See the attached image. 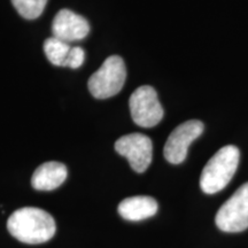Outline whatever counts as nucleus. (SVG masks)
Returning a JSON list of instances; mask_svg holds the SVG:
<instances>
[{"mask_svg":"<svg viewBox=\"0 0 248 248\" xmlns=\"http://www.w3.org/2000/svg\"><path fill=\"white\" fill-rule=\"evenodd\" d=\"M9 233L24 244L38 245L48 241L55 234L54 218L45 210L35 207L20 208L9 216Z\"/></svg>","mask_w":248,"mask_h":248,"instance_id":"1","label":"nucleus"},{"mask_svg":"<svg viewBox=\"0 0 248 248\" xmlns=\"http://www.w3.org/2000/svg\"><path fill=\"white\" fill-rule=\"evenodd\" d=\"M239 157V150L233 145H228L217 151L201 172V190L207 194L222 191L237 171Z\"/></svg>","mask_w":248,"mask_h":248,"instance_id":"2","label":"nucleus"},{"mask_svg":"<svg viewBox=\"0 0 248 248\" xmlns=\"http://www.w3.org/2000/svg\"><path fill=\"white\" fill-rule=\"evenodd\" d=\"M126 78L123 59L119 55L107 58L101 67L90 77V92L97 99H107L116 95L122 90Z\"/></svg>","mask_w":248,"mask_h":248,"instance_id":"3","label":"nucleus"},{"mask_svg":"<svg viewBox=\"0 0 248 248\" xmlns=\"http://www.w3.org/2000/svg\"><path fill=\"white\" fill-rule=\"evenodd\" d=\"M215 223L224 232H241L248 229V183L241 185L216 214Z\"/></svg>","mask_w":248,"mask_h":248,"instance_id":"4","label":"nucleus"},{"mask_svg":"<svg viewBox=\"0 0 248 248\" xmlns=\"http://www.w3.org/2000/svg\"><path fill=\"white\" fill-rule=\"evenodd\" d=\"M131 117L141 128H153L163 119V108L152 86H139L129 100Z\"/></svg>","mask_w":248,"mask_h":248,"instance_id":"5","label":"nucleus"},{"mask_svg":"<svg viewBox=\"0 0 248 248\" xmlns=\"http://www.w3.org/2000/svg\"><path fill=\"white\" fill-rule=\"evenodd\" d=\"M115 151L126 157L136 172L146 171L153 159V142L142 133H129L115 142Z\"/></svg>","mask_w":248,"mask_h":248,"instance_id":"6","label":"nucleus"},{"mask_svg":"<svg viewBox=\"0 0 248 248\" xmlns=\"http://www.w3.org/2000/svg\"><path fill=\"white\" fill-rule=\"evenodd\" d=\"M203 123L198 120L184 122L170 133L164 145L163 154L166 160L172 164L184 162L190 145L203 132Z\"/></svg>","mask_w":248,"mask_h":248,"instance_id":"7","label":"nucleus"},{"mask_svg":"<svg viewBox=\"0 0 248 248\" xmlns=\"http://www.w3.org/2000/svg\"><path fill=\"white\" fill-rule=\"evenodd\" d=\"M90 32V24L82 15L70 9H61L52 22V33L55 38L69 43L84 39Z\"/></svg>","mask_w":248,"mask_h":248,"instance_id":"8","label":"nucleus"},{"mask_svg":"<svg viewBox=\"0 0 248 248\" xmlns=\"http://www.w3.org/2000/svg\"><path fill=\"white\" fill-rule=\"evenodd\" d=\"M68 176L67 167L57 161L40 164L31 178V185L37 191H52L63 184Z\"/></svg>","mask_w":248,"mask_h":248,"instance_id":"9","label":"nucleus"},{"mask_svg":"<svg viewBox=\"0 0 248 248\" xmlns=\"http://www.w3.org/2000/svg\"><path fill=\"white\" fill-rule=\"evenodd\" d=\"M156 212V200L145 195L126 198L119 204V214L128 221H141V219L150 218Z\"/></svg>","mask_w":248,"mask_h":248,"instance_id":"10","label":"nucleus"},{"mask_svg":"<svg viewBox=\"0 0 248 248\" xmlns=\"http://www.w3.org/2000/svg\"><path fill=\"white\" fill-rule=\"evenodd\" d=\"M71 46L63 40L51 37L44 43V52L46 58L52 64L58 67H66V61Z\"/></svg>","mask_w":248,"mask_h":248,"instance_id":"11","label":"nucleus"},{"mask_svg":"<svg viewBox=\"0 0 248 248\" xmlns=\"http://www.w3.org/2000/svg\"><path fill=\"white\" fill-rule=\"evenodd\" d=\"M12 4L21 16L27 20H33L44 12L47 0H12Z\"/></svg>","mask_w":248,"mask_h":248,"instance_id":"12","label":"nucleus"},{"mask_svg":"<svg viewBox=\"0 0 248 248\" xmlns=\"http://www.w3.org/2000/svg\"><path fill=\"white\" fill-rule=\"evenodd\" d=\"M85 60V53L84 49L78 46H71L69 54H68L66 67H69L71 69H77L83 64Z\"/></svg>","mask_w":248,"mask_h":248,"instance_id":"13","label":"nucleus"}]
</instances>
